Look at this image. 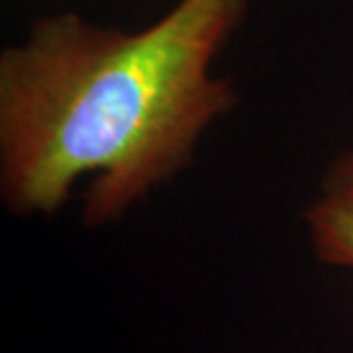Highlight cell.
Listing matches in <instances>:
<instances>
[{
	"label": "cell",
	"mask_w": 353,
	"mask_h": 353,
	"mask_svg": "<svg viewBox=\"0 0 353 353\" xmlns=\"http://www.w3.org/2000/svg\"><path fill=\"white\" fill-rule=\"evenodd\" d=\"M303 218L314 257L326 266L353 273V202L321 195Z\"/></svg>",
	"instance_id": "cell-2"
},
{
	"label": "cell",
	"mask_w": 353,
	"mask_h": 353,
	"mask_svg": "<svg viewBox=\"0 0 353 353\" xmlns=\"http://www.w3.org/2000/svg\"><path fill=\"white\" fill-rule=\"evenodd\" d=\"M245 0H179L145 30L79 14L41 17L0 55V202L51 216L92 176L81 223L124 221L190 168L211 126L236 105L214 60Z\"/></svg>",
	"instance_id": "cell-1"
},
{
	"label": "cell",
	"mask_w": 353,
	"mask_h": 353,
	"mask_svg": "<svg viewBox=\"0 0 353 353\" xmlns=\"http://www.w3.org/2000/svg\"><path fill=\"white\" fill-rule=\"evenodd\" d=\"M321 195L353 202V150L342 152L335 161H330L321 176Z\"/></svg>",
	"instance_id": "cell-3"
}]
</instances>
